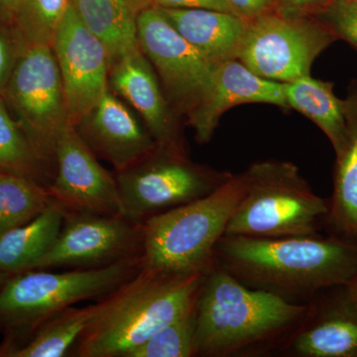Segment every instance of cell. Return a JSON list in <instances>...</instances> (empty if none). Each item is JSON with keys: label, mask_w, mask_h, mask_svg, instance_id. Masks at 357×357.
<instances>
[{"label": "cell", "mask_w": 357, "mask_h": 357, "mask_svg": "<svg viewBox=\"0 0 357 357\" xmlns=\"http://www.w3.org/2000/svg\"><path fill=\"white\" fill-rule=\"evenodd\" d=\"M326 4V0H276L274 10L285 15L316 16Z\"/></svg>", "instance_id": "obj_30"}, {"label": "cell", "mask_w": 357, "mask_h": 357, "mask_svg": "<svg viewBox=\"0 0 357 357\" xmlns=\"http://www.w3.org/2000/svg\"><path fill=\"white\" fill-rule=\"evenodd\" d=\"M47 189L65 213L123 217L114 175L100 165L74 126L59 137L55 174Z\"/></svg>", "instance_id": "obj_13"}, {"label": "cell", "mask_w": 357, "mask_h": 357, "mask_svg": "<svg viewBox=\"0 0 357 357\" xmlns=\"http://www.w3.org/2000/svg\"><path fill=\"white\" fill-rule=\"evenodd\" d=\"M234 13L251 20L274 10L276 0H227Z\"/></svg>", "instance_id": "obj_32"}, {"label": "cell", "mask_w": 357, "mask_h": 357, "mask_svg": "<svg viewBox=\"0 0 357 357\" xmlns=\"http://www.w3.org/2000/svg\"><path fill=\"white\" fill-rule=\"evenodd\" d=\"M51 202L47 187L36 181L0 172V236L31 222Z\"/></svg>", "instance_id": "obj_24"}, {"label": "cell", "mask_w": 357, "mask_h": 357, "mask_svg": "<svg viewBox=\"0 0 357 357\" xmlns=\"http://www.w3.org/2000/svg\"><path fill=\"white\" fill-rule=\"evenodd\" d=\"M109 86L139 114L157 146L188 154L182 121L167 100L151 63L141 50L109 66Z\"/></svg>", "instance_id": "obj_14"}, {"label": "cell", "mask_w": 357, "mask_h": 357, "mask_svg": "<svg viewBox=\"0 0 357 357\" xmlns=\"http://www.w3.org/2000/svg\"><path fill=\"white\" fill-rule=\"evenodd\" d=\"M333 299L310 305L292 331L288 351L300 357H357V304L347 286Z\"/></svg>", "instance_id": "obj_16"}, {"label": "cell", "mask_w": 357, "mask_h": 357, "mask_svg": "<svg viewBox=\"0 0 357 357\" xmlns=\"http://www.w3.org/2000/svg\"><path fill=\"white\" fill-rule=\"evenodd\" d=\"M245 189L225 236H319L330 203L314 194L291 162H255L244 171Z\"/></svg>", "instance_id": "obj_5"}, {"label": "cell", "mask_w": 357, "mask_h": 357, "mask_svg": "<svg viewBox=\"0 0 357 357\" xmlns=\"http://www.w3.org/2000/svg\"><path fill=\"white\" fill-rule=\"evenodd\" d=\"M103 297L91 306H72L58 312L40 326L24 344H16L6 340L0 344V357L67 356L91 321L102 311L105 307Z\"/></svg>", "instance_id": "obj_20"}, {"label": "cell", "mask_w": 357, "mask_h": 357, "mask_svg": "<svg viewBox=\"0 0 357 357\" xmlns=\"http://www.w3.org/2000/svg\"><path fill=\"white\" fill-rule=\"evenodd\" d=\"M137 38L174 112L188 123L210 98L218 66L192 47L158 7L138 14Z\"/></svg>", "instance_id": "obj_10"}, {"label": "cell", "mask_w": 357, "mask_h": 357, "mask_svg": "<svg viewBox=\"0 0 357 357\" xmlns=\"http://www.w3.org/2000/svg\"><path fill=\"white\" fill-rule=\"evenodd\" d=\"M231 176L158 146L134 165L114 172L123 217L138 223L208 196Z\"/></svg>", "instance_id": "obj_8"}, {"label": "cell", "mask_w": 357, "mask_h": 357, "mask_svg": "<svg viewBox=\"0 0 357 357\" xmlns=\"http://www.w3.org/2000/svg\"><path fill=\"white\" fill-rule=\"evenodd\" d=\"M285 84L255 74L238 60L218 65L210 98L188 126L195 131L197 142L204 144L213 137L220 119L227 110L246 103H266L288 109Z\"/></svg>", "instance_id": "obj_17"}, {"label": "cell", "mask_w": 357, "mask_h": 357, "mask_svg": "<svg viewBox=\"0 0 357 357\" xmlns=\"http://www.w3.org/2000/svg\"><path fill=\"white\" fill-rule=\"evenodd\" d=\"M215 264L250 287L312 298L349 285L357 273V241L342 237L223 236Z\"/></svg>", "instance_id": "obj_1"}, {"label": "cell", "mask_w": 357, "mask_h": 357, "mask_svg": "<svg viewBox=\"0 0 357 357\" xmlns=\"http://www.w3.org/2000/svg\"><path fill=\"white\" fill-rule=\"evenodd\" d=\"M65 211L51 202L31 222L0 236V272L14 275L34 270L60 234Z\"/></svg>", "instance_id": "obj_22"}, {"label": "cell", "mask_w": 357, "mask_h": 357, "mask_svg": "<svg viewBox=\"0 0 357 357\" xmlns=\"http://www.w3.org/2000/svg\"><path fill=\"white\" fill-rule=\"evenodd\" d=\"M0 172L31 178L48 187L52 176L35 153L0 96Z\"/></svg>", "instance_id": "obj_25"}, {"label": "cell", "mask_w": 357, "mask_h": 357, "mask_svg": "<svg viewBox=\"0 0 357 357\" xmlns=\"http://www.w3.org/2000/svg\"><path fill=\"white\" fill-rule=\"evenodd\" d=\"M154 6L159 8L210 9L234 13L227 0H154Z\"/></svg>", "instance_id": "obj_31"}, {"label": "cell", "mask_w": 357, "mask_h": 357, "mask_svg": "<svg viewBox=\"0 0 357 357\" xmlns=\"http://www.w3.org/2000/svg\"><path fill=\"white\" fill-rule=\"evenodd\" d=\"M335 84L305 76L286 83V102L293 109L314 122L324 133L333 150L337 152L344 142L347 121L345 102L335 96Z\"/></svg>", "instance_id": "obj_23"}, {"label": "cell", "mask_w": 357, "mask_h": 357, "mask_svg": "<svg viewBox=\"0 0 357 357\" xmlns=\"http://www.w3.org/2000/svg\"><path fill=\"white\" fill-rule=\"evenodd\" d=\"M22 47L15 26L0 20V96L6 89Z\"/></svg>", "instance_id": "obj_29"}, {"label": "cell", "mask_w": 357, "mask_h": 357, "mask_svg": "<svg viewBox=\"0 0 357 357\" xmlns=\"http://www.w3.org/2000/svg\"><path fill=\"white\" fill-rule=\"evenodd\" d=\"M309 307L250 287L215 264L196 301L197 356H229L266 344L293 331Z\"/></svg>", "instance_id": "obj_2"}, {"label": "cell", "mask_w": 357, "mask_h": 357, "mask_svg": "<svg viewBox=\"0 0 357 357\" xmlns=\"http://www.w3.org/2000/svg\"><path fill=\"white\" fill-rule=\"evenodd\" d=\"M337 40L314 16L272 10L248 20L237 60L259 77L291 83L311 75L314 60Z\"/></svg>", "instance_id": "obj_9"}, {"label": "cell", "mask_w": 357, "mask_h": 357, "mask_svg": "<svg viewBox=\"0 0 357 357\" xmlns=\"http://www.w3.org/2000/svg\"><path fill=\"white\" fill-rule=\"evenodd\" d=\"M126 1L137 15L142 11L154 6V0H126Z\"/></svg>", "instance_id": "obj_34"}, {"label": "cell", "mask_w": 357, "mask_h": 357, "mask_svg": "<svg viewBox=\"0 0 357 357\" xmlns=\"http://www.w3.org/2000/svg\"><path fill=\"white\" fill-rule=\"evenodd\" d=\"M51 46L62 79L70 124L75 126L109 91V56L70 4Z\"/></svg>", "instance_id": "obj_12"}, {"label": "cell", "mask_w": 357, "mask_h": 357, "mask_svg": "<svg viewBox=\"0 0 357 357\" xmlns=\"http://www.w3.org/2000/svg\"><path fill=\"white\" fill-rule=\"evenodd\" d=\"M160 9L177 31L213 64L238 58L248 29L245 18L210 9Z\"/></svg>", "instance_id": "obj_18"}, {"label": "cell", "mask_w": 357, "mask_h": 357, "mask_svg": "<svg viewBox=\"0 0 357 357\" xmlns=\"http://www.w3.org/2000/svg\"><path fill=\"white\" fill-rule=\"evenodd\" d=\"M70 3V0H22L14 24L22 44L51 45Z\"/></svg>", "instance_id": "obj_27"}, {"label": "cell", "mask_w": 357, "mask_h": 357, "mask_svg": "<svg viewBox=\"0 0 357 357\" xmlns=\"http://www.w3.org/2000/svg\"><path fill=\"white\" fill-rule=\"evenodd\" d=\"M1 96L53 180L59 137L70 124L51 45H23Z\"/></svg>", "instance_id": "obj_7"}, {"label": "cell", "mask_w": 357, "mask_h": 357, "mask_svg": "<svg viewBox=\"0 0 357 357\" xmlns=\"http://www.w3.org/2000/svg\"><path fill=\"white\" fill-rule=\"evenodd\" d=\"M206 273L170 274L142 266L103 297L102 311L73 347V356L126 357L196 303Z\"/></svg>", "instance_id": "obj_3"}, {"label": "cell", "mask_w": 357, "mask_h": 357, "mask_svg": "<svg viewBox=\"0 0 357 357\" xmlns=\"http://www.w3.org/2000/svg\"><path fill=\"white\" fill-rule=\"evenodd\" d=\"M22 0H0V20L15 24L16 16Z\"/></svg>", "instance_id": "obj_33"}, {"label": "cell", "mask_w": 357, "mask_h": 357, "mask_svg": "<svg viewBox=\"0 0 357 357\" xmlns=\"http://www.w3.org/2000/svg\"><path fill=\"white\" fill-rule=\"evenodd\" d=\"M347 287L349 294H351L352 299H354V302L357 304V273L356 277H354V280H352Z\"/></svg>", "instance_id": "obj_35"}, {"label": "cell", "mask_w": 357, "mask_h": 357, "mask_svg": "<svg viewBox=\"0 0 357 357\" xmlns=\"http://www.w3.org/2000/svg\"><path fill=\"white\" fill-rule=\"evenodd\" d=\"M74 128L98 158L114 166V172L134 165L157 147L145 126L109 89Z\"/></svg>", "instance_id": "obj_15"}, {"label": "cell", "mask_w": 357, "mask_h": 357, "mask_svg": "<svg viewBox=\"0 0 357 357\" xmlns=\"http://www.w3.org/2000/svg\"><path fill=\"white\" fill-rule=\"evenodd\" d=\"M11 275L3 273V272H0V288L3 286V284L6 283L7 280H8L9 277Z\"/></svg>", "instance_id": "obj_36"}, {"label": "cell", "mask_w": 357, "mask_h": 357, "mask_svg": "<svg viewBox=\"0 0 357 357\" xmlns=\"http://www.w3.org/2000/svg\"><path fill=\"white\" fill-rule=\"evenodd\" d=\"M314 17L357 50V0H331Z\"/></svg>", "instance_id": "obj_28"}, {"label": "cell", "mask_w": 357, "mask_h": 357, "mask_svg": "<svg viewBox=\"0 0 357 357\" xmlns=\"http://www.w3.org/2000/svg\"><path fill=\"white\" fill-rule=\"evenodd\" d=\"M344 102L347 129L342 146L335 152L333 191L326 220L338 237L357 241V84Z\"/></svg>", "instance_id": "obj_19"}, {"label": "cell", "mask_w": 357, "mask_h": 357, "mask_svg": "<svg viewBox=\"0 0 357 357\" xmlns=\"http://www.w3.org/2000/svg\"><path fill=\"white\" fill-rule=\"evenodd\" d=\"M196 351V303L126 357H192Z\"/></svg>", "instance_id": "obj_26"}, {"label": "cell", "mask_w": 357, "mask_h": 357, "mask_svg": "<svg viewBox=\"0 0 357 357\" xmlns=\"http://www.w3.org/2000/svg\"><path fill=\"white\" fill-rule=\"evenodd\" d=\"M142 251V223L122 215L65 213L60 234L34 270L103 267Z\"/></svg>", "instance_id": "obj_11"}, {"label": "cell", "mask_w": 357, "mask_h": 357, "mask_svg": "<svg viewBox=\"0 0 357 357\" xmlns=\"http://www.w3.org/2000/svg\"><path fill=\"white\" fill-rule=\"evenodd\" d=\"M245 189L243 173L208 196L142 222V266L170 274L206 273Z\"/></svg>", "instance_id": "obj_4"}, {"label": "cell", "mask_w": 357, "mask_h": 357, "mask_svg": "<svg viewBox=\"0 0 357 357\" xmlns=\"http://www.w3.org/2000/svg\"><path fill=\"white\" fill-rule=\"evenodd\" d=\"M70 4L107 49L109 66L140 50L137 14L126 0H70Z\"/></svg>", "instance_id": "obj_21"}, {"label": "cell", "mask_w": 357, "mask_h": 357, "mask_svg": "<svg viewBox=\"0 0 357 357\" xmlns=\"http://www.w3.org/2000/svg\"><path fill=\"white\" fill-rule=\"evenodd\" d=\"M142 268V256L98 268L66 272L29 270L11 275L0 288V326L14 335H33L58 312L83 301L103 297Z\"/></svg>", "instance_id": "obj_6"}]
</instances>
